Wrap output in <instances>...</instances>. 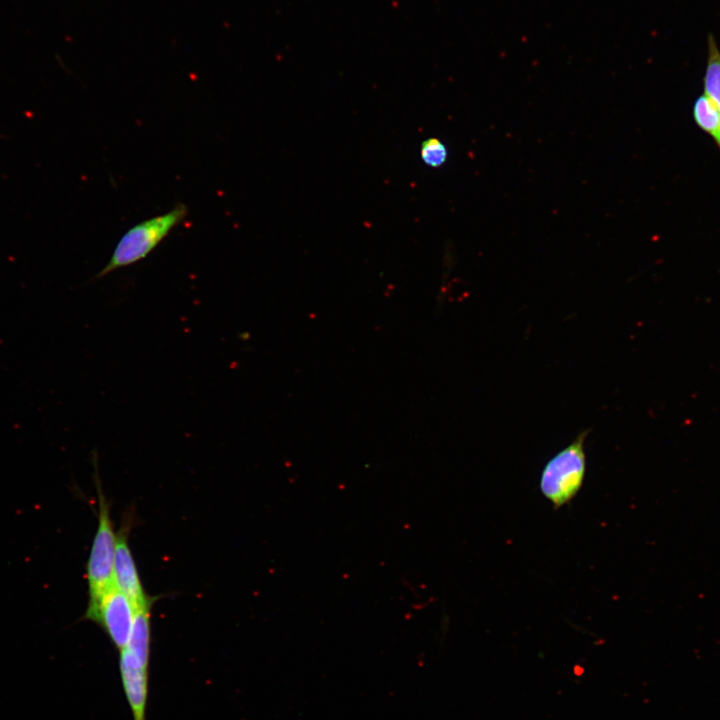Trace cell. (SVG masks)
<instances>
[{
	"label": "cell",
	"instance_id": "ba28073f",
	"mask_svg": "<svg viewBox=\"0 0 720 720\" xmlns=\"http://www.w3.org/2000/svg\"><path fill=\"white\" fill-rule=\"evenodd\" d=\"M696 125L710 135L720 149V112L706 95H700L693 104Z\"/></svg>",
	"mask_w": 720,
	"mask_h": 720
},
{
	"label": "cell",
	"instance_id": "6da1fadb",
	"mask_svg": "<svg viewBox=\"0 0 720 720\" xmlns=\"http://www.w3.org/2000/svg\"><path fill=\"white\" fill-rule=\"evenodd\" d=\"M187 212V207L178 203L169 212L132 226L119 239L109 261L95 278L146 258L185 219Z\"/></svg>",
	"mask_w": 720,
	"mask_h": 720
},
{
	"label": "cell",
	"instance_id": "5b68a950",
	"mask_svg": "<svg viewBox=\"0 0 720 720\" xmlns=\"http://www.w3.org/2000/svg\"><path fill=\"white\" fill-rule=\"evenodd\" d=\"M129 524L117 532L113 577L115 586L134 604L135 608L150 604L154 599L145 593L129 542Z\"/></svg>",
	"mask_w": 720,
	"mask_h": 720
},
{
	"label": "cell",
	"instance_id": "9c48e42d",
	"mask_svg": "<svg viewBox=\"0 0 720 720\" xmlns=\"http://www.w3.org/2000/svg\"><path fill=\"white\" fill-rule=\"evenodd\" d=\"M703 84L704 95L720 112V50L712 35L708 38V58Z\"/></svg>",
	"mask_w": 720,
	"mask_h": 720
},
{
	"label": "cell",
	"instance_id": "52a82bcc",
	"mask_svg": "<svg viewBox=\"0 0 720 720\" xmlns=\"http://www.w3.org/2000/svg\"><path fill=\"white\" fill-rule=\"evenodd\" d=\"M153 603L136 609L128 648L139 660L149 664L151 643V608Z\"/></svg>",
	"mask_w": 720,
	"mask_h": 720
},
{
	"label": "cell",
	"instance_id": "30bf717a",
	"mask_svg": "<svg viewBox=\"0 0 720 720\" xmlns=\"http://www.w3.org/2000/svg\"><path fill=\"white\" fill-rule=\"evenodd\" d=\"M421 157L426 165L439 167L447 159V149L439 139L429 138L422 143Z\"/></svg>",
	"mask_w": 720,
	"mask_h": 720
},
{
	"label": "cell",
	"instance_id": "7a4b0ae2",
	"mask_svg": "<svg viewBox=\"0 0 720 720\" xmlns=\"http://www.w3.org/2000/svg\"><path fill=\"white\" fill-rule=\"evenodd\" d=\"M587 434L588 431L581 432L554 455L542 470L539 488L555 509L570 503L583 485L586 471L584 442Z\"/></svg>",
	"mask_w": 720,
	"mask_h": 720
},
{
	"label": "cell",
	"instance_id": "277c9868",
	"mask_svg": "<svg viewBox=\"0 0 720 720\" xmlns=\"http://www.w3.org/2000/svg\"><path fill=\"white\" fill-rule=\"evenodd\" d=\"M136 608L115 585L98 600L96 606L84 613V619L101 626L113 645L121 651L129 642Z\"/></svg>",
	"mask_w": 720,
	"mask_h": 720
},
{
	"label": "cell",
	"instance_id": "3957f363",
	"mask_svg": "<svg viewBox=\"0 0 720 720\" xmlns=\"http://www.w3.org/2000/svg\"><path fill=\"white\" fill-rule=\"evenodd\" d=\"M98 497V525L87 561L88 605L91 611L100 597L114 586L113 564L117 533L114 532L110 516V505L104 495L98 473H96Z\"/></svg>",
	"mask_w": 720,
	"mask_h": 720
},
{
	"label": "cell",
	"instance_id": "8992f818",
	"mask_svg": "<svg viewBox=\"0 0 720 720\" xmlns=\"http://www.w3.org/2000/svg\"><path fill=\"white\" fill-rule=\"evenodd\" d=\"M119 652L121 682L133 720H146L149 664L139 660L128 648Z\"/></svg>",
	"mask_w": 720,
	"mask_h": 720
}]
</instances>
